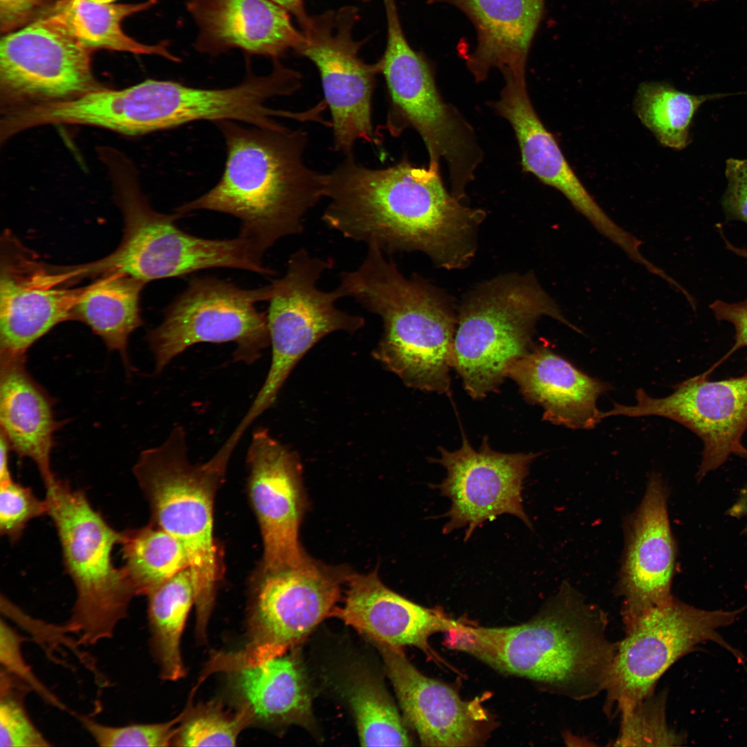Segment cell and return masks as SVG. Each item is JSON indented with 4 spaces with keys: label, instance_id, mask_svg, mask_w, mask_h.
Masks as SVG:
<instances>
[{
    "label": "cell",
    "instance_id": "cell-1",
    "mask_svg": "<svg viewBox=\"0 0 747 747\" xmlns=\"http://www.w3.org/2000/svg\"><path fill=\"white\" fill-rule=\"evenodd\" d=\"M328 205L322 220L344 237L386 254L419 251L439 266L460 268L473 255V236L483 214L450 194L439 171L406 158L370 169L352 154L326 174Z\"/></svg>",
    "mask_w": 747,
    "mask_h": 747
},
{
    "label": "cell",
    "instance_id": "cell-2",
    "mask_svg": "<svg viewBox=\"0 0 747 747\" xmlns=\"http://www.w3.org/2000/svg\"><path fill=\"white\" fill-rule=\"evenodd\" d=\"M604 611L564 582L531 620L485 627L459 622L445 643L492 668L525 677L575 701L605 691L617 643Z\"/></svg>",
    "mask_w": 747,
    "mask_h": 747
},
{
    "label": "cell",
    "instance_id": "cell-3",
    "mask_svg": "<svg viewBox=\"0 0 747 747\" xmlns=\"http://www.w3.org/2000/svg\"><path fill=\"white\" fill-rule=\"evenodd\" d=\"M214 124L225 141L223 173L214 187L176 212L234 216L241 222L239 236L264 255L279 240L303 232L305 216L324 198L326 174L305 164L308 138L302 130L246 128L233 120Z\"/></svg>",
    "mask_w": 747,
    "mask_h": 747
},
{
    "label": "cell",
    "instance_id": "cell-4",
    "mask_svg": "<svg viewBox=\"0 0 747 747\" xmlns=\"http://www.w3.org/2000/svg\"><path fill=\"white\" fill-rule=\"evenodd\" d=\"M340 279L345 297L382 321L376 360L409 387L448 393L456 320L432 288L406 277L376 246H367L360 264Z\"/></svg>",
    "mask_w": 747,
    "mask_h": 747
},
{
    "label": "cell",
    "instance_id": "cell-5",
    "mask_svg": "<svg viewBox=\"0 0 747 747\" xmlns=\"http://www.w3.org/2000/svg\"><path fill=\"white\" fill-rule=\"evenodd\" d=\"M230 457L216 452L202 463L188 456L187 434L174 427L160 445L143 450L133 473L147 499L151 522L184 547L195 588L196 634L206 636L224 568L214 535V504Z\"/></svg>",
    "mask_w": 747,
    "mask_h": 747
},
{
    "label": "cell",
    "instance_id": "cell-6",
    "mask_svg": "<svg viewBox=\"0 0 747 747\" xmlns=\"http://www.w3.org/2000/svg\"><path fill=\"white\" fill-rule=\"evenodd\" d=\"M107 167L122 213L124 232L113 252L82 265L86 277L121 273L147 283L212 268L241 269L264 275L275 273L264 264V255L251 241L239 236L229 239L196 237L176 225L184 214L154 210L141 192L133 167L124 157L110 160Z\"/></svg>",
    "mask_w": 747,
    "mask_h": 747
},
{
    "label": "cell",
    "instance_id": "cell-7",
    "mask_svg": "<svg viewBox=\"0 0 747 747\" xmlns=\"http://www.w3.org/2000/svg\"><path fill=\"white\" fill-rule=\"evenodd\" d=\"M44 485L47 515L57 530L64 565L76 592L63 626L77 636L79 645H93L113 636L136 596L124 570L112 560L122 531L111 526L86 495L66 481L55 477Z\"/></svg>",
    "mask_w": 747,
    "mask_h": 747
},
{
    "label": "cell",
    "instance_id": "cell-8",
    "mask_svg": "<svg viewBox=\"0 0 747 747\" xmlns=\"http://www.w3.org/2000/svg\"><path fill=\"white\" fill-rule=\"evenodd\" d=\"M544 315L580 331L531 276L492 282L468 300L455 331L452 364L472 398H484L508 377L533 345L535 324Z\"/></svg>",
    "mask_w": 747,
    "mask_h": 747
},
{
    "label": "cell",
    "instance_id": "cell-9",
    "mask_svg": "<svg viewBox=\"0 0 747 747\" xmlns=\"http://www.w3.org/2000/svg\"><path fill=\"white\" fill-rule=\"evenodd\" d=\"M383 2L387 40L379 62L389 98L385 128L395 137L407 128L414 129L428 151V167L439 171L443 160L452 187L460 194L474 177L481 161L474 132L459 112L445 103L436 86L431 66L409 45L395 0Z\"/></svg>",
    "mask_w": 747,
    "mask_h": 747
},
{
    "label": "cell",
    "instance_id": "cell-10",
    "mask_svg": "<svg viewBox=\"0 0 747 747\" xmlns=\"http://www.w3.org/2000/svg\"><path fill=\"white\" fill-rule=\"evenodd\" d=\"M743 611H708L672 597L625 626L604 691L606 714H620L652 694L662 675L705 642L716 643L743 662L742 654L717 631L732 624Z\"/></svg>",
    "mask_w": 747,
    "mask_h": 747
},
{
    "label": "cell",
    "instance_id": "cell-11",
    "mask_svg": "<svg viewBox=\"0 0 747 747\" xmlns=\"http://www.w3.org/2000/svg\"><path fill=\"white\" fill-rule=\"evenodd\" d=\"M333 265V260L301 248L290 256L284 276L271 282L266 313L271 362L250 405L254 414H262L275 403L297 363L320 340L333 332L353 333L364 326V317L337 307V302L345 297L340 286L329 291L317 286Z\"/></svg>",
    "mask_w": 747,
    "mask_h": 747
},
{
    "label": "cell",
    "instance_id": "cell-12",
    "mask_svg": "<svg viewBox=\"0 0 747 747\" xmlns=\"http://www.w3.org/2000/svg\"><path fill=\"white\" fill-rule=\"evenodd\" d=\"M351 573L309 555L295 567L256 569L250 582L246 643L237 651L223 652L222 661L254 663L298 647L331 616Z\"/></svg>",
    "mask_w": 747,
    "mask_h": 747
},
{
    "label": "cell",
    "instance_id": "cell-13",
    "mask_svg": "<svg viewBox=\"0 0 747 747\" xmlns=\"http://www.w3.org/2000/svg\"><path fill=\"white\" fill-rule=\"evenodd\" d=\"M271 295V283L247 289L213 277L192 278L147 335L155 372L199 343L233 342L234 360L252 365L270 347L267 315L256 304Z\"/></svg>",
    "mask_w": 747,
    "mask_h": 747
},
{
    "label": "cell",
    "instance_id": "cell-14",
    "mask_svg": "<svg viewBox=\"0 0 747 747\" xmlns=\"http://www.w3.org/2000/svg\"><path fill=\"white\" fill-rule=\"evenodd\" d=\"M358 19L353 6L308 16L300 25L303 42L295 52L310 59L320 72L331 116L333 149L346 156L352 154L358 140L380 145L371 114L380 64H367L360 58L362 43L352 37Z\"/></svg>",
    "mask_w": 747,
    "mask_h": 747
},
{
    "label": "cell",
    "instance_id": "cell-15",
    "mask_svg": "<svg viewBox=\"0 0 747 747\" xmlns=\"http://www.w3.org/2000/svg\"><path fill=\"white\" fill-rule=\"evenodd\" d=\"M91 53L41 17L5 34L0 42L3 113L67 101L103 88L93 74Z\"/></svg>",
    "mask_w": 747,
    "mask_h": 747
},
{
    "label": "cell",
    "instance_id": "cell-16",
    "mask_svg": "<svg viewBox=\"0 0 747 747\" xmlns=\"http://www.w3.org/2000/svg\"><path fill=\"white\" fill-rule=\"evenodd\" d=\"M708 373L678 384L663 398L652 397L638 389L634 405L614 403L610 410L602 412V417L657 416L688 428L703 443L697 474L702 479L732 454L747 459V448L742 443L747 430V374L710 380Z\"/></svg>",
    "mask_w": 747,
    "mask_h": 747
},
{
    "label": "cell",
    "instance_id": "cell-17",
    "mask_svg": "<svg viewBox=\"0 0 747 747\" xmlns=\"http://www.w3.org/2000/svg\"><path fill=\"white\" fill-rule=\"evenodd\" d=\"M68 266L42 261L10 231L1 238L0 353L26 354L57 324L73 320L82 287Z\"/></svg>",
    "mask_w": 747,
    "mask_h": 747
},
{
    "label": "cell",
    "instance_id": "cell-18",
    "mask_svg": "<svg viewBox=\"0 0 747 747\" xmlns=\"http://www.w3.org/2000/svg\"><path fill=\"white\" fill-rule=\"evenodd\" d=\"M439 452L435 461L445 469L446 477L437 488L451 501L444 515L448 522L443 533L465 527L466 541L485 522L504 514L514 515L532 528L522 495L530 465L539 453L499 452L491 448L488 437L475 450L464 434L460 448H439Z\"/></svg>",
    "mask_w": 747,
    "mask_h": 747
},
{
    "label": "cell",
    "instance_id": "cell-19",
    "mask_svg": "<svg viewBox=\"0 0 747 747\" xmlns=\"http://www.w3.org/2000/svg\"><path fill=\"white\" fill-rule=\"evenodd\" d=\"M246 467L248 497L263 544L257 569L273 571L299 565L308 555L299 540L307 500L297 454L259 427L252 434Z\"/></svg>",
    "mask_w": 747,
    "mask_h": 747
},
{
    "label": "cell",
    "instance_id": "cell-20",
    "mask_svg": "<svg viewBox=\"0 0 747 747\" xmlns=\"http://www.w3.org/2000/svg\"><path fill=\"white\" fill-rule=\"evenodd\" d=\"M380 654L407 726L422 746H474L483 742L492 720L481 701H463L448 685L422 674L403 649L371 642Z\"/></svg>",
    "mask_w": 747,
    "mask_h": 747
},
{
    "label": "cell",
    "instance_id": "cell-21",
    "mask_svg": "<svg viewBox=\"0 0 747 747\" xmlns=\"http://www.w3.org/2000/svg\"><path fill=\"white\" fill-rule=\"evenodd\" d=\"M667 490L653 474L642 501L627 523L626 545L618 591L625 626L646 610L672 598L675 545L668 518Z\"/></svg>",
    "mask_w": 747,
    "mask_h": 747
},
{
    "label": "cell",
    "instance_id": "cell-22",
    "mask_svg": "<svg viewBox=\"0 0 747 747\" xmlns=\"http://www.w3.org/2000/svg\"><path fill=\"white\" fill-rule=\"evenodd\" d=\"M504 80L500 98L494 107L514 129L524 170L561 192L603 236L618 246L624 245L629 232L599 205L567 162L554 136L533 108L526 76H508Z\"/></svg>",
    "mask_w": 747,
    "mask_h": 747
},
{
    "label": "cell",
    "instance_id": "cell-23",
    "mask_svg": "<svg viewBox=\"0 0 747 747\" xmlns=\"http://www.w3.org/2000/svg\"><path fill=\"white\" fill-rule=\"evenodd\" d=\"M186 6L199 28L194 47L203 53L239 48L275 59L303 42L288 12L270 0H188Z\"/></svg>",
    "mask_w": 747,
    "mask_h": 747
},
{
    "label": "cell",
    "instance_id": "cell-24",
    "mask_svg": "<svg viewBox=\"0 0 747 747\" xmlns=\"http://www.w3.org/2000/svg\"><path fill=\"white\" fill-rule=\"evenodd\" d=\"M347 584L343 606L335 607L331 616L352 627L369 642L401 649L414 646L436 658L429 638L437 632H446L459 622L392 591L380 580L376 571L352 573Z\"/></svg>",
    "mask_w": 747,
    "mask_h": 747
},
{
    "label": "cell",
    "instance_id": "cell-25",
    "mask_svg": "<svg viewBox=\"0 0 747 747\" xmlns=\"http://www.w3.org/2000/svg\"><path fill=\"white\" fill-rule=\"evenodd\" d=\"M299 647L222 672L234 708L244 712L251 725H297L315 730L311 692Z\"/></svg>",
    "mask_w": 747,
    "mask_h": 747
},
{
    "label": "cell",
    "instance_id": "cell-26",
    "mask_svg": "<svg viewBox=\"0 0 747 747\" xmlns=\"http://www.w3.org/2000/svg\"><path fill=\"white\" fill-rule=\"evenodd\" d=\"M510 377L526 401L540 406L543 420L574 430H590L602 419L598 398L611 389L544 345L531 349L510 367Z\"/></svg>",
    "mask_w": 747,
    "mask_h": 747
},
{
    "label": "cell",
    "instance_id": "cell-27",
    "mask_svg": "<svg viewBox=\"0 0 747 747\" xmlns=\"http://www.w3.org/2000/svg\"><path fill=\"white\" fill-rule=\"evenodd\" d=\"M463 12L477 32L474 50L466 64L477 82L497 68L507 76H526L532 40L546 0H436Z\"/></svg>",
    "mask_w": 747,
    "mask_h": 747
},
{
    "label": "cell",
    "instance_id": "cell-28",
    "mask_svg": "<svg viewBox=\"0 0 747 747\" xmlns=\"http://www.w3.org/2000/svg\"><path fill=\"white\" fill-rule=\"evenodd\" d=\"M1 433L20 458L38 468L44 483L56 476L51 468L55 419L54 399L30 375L26 354L0 353Z\"/></svg>",
    "mask_w": 747,
    "mask_h": 747
},
{
    "label": "cell",
    "instance_id": "cell-29",
    "mask_svg": "<svg viewBox=\"0 0 747 747\" xmlns=\"http://www.w3.org/2000/svg\"><path fill=\"white\" fill-rule=\"evenodd\" d=\"M156 3V0L128 4L104 3L91 0H55L38 17L62 28L91 52L107 49L156 55L178 62L181 59L169 51L167 41L147 45L137 42L122 30L121 23L124 18L145 10Z\"/></svg>",
    "mask_w": 747,
    "mask_h": 747
},
{
    "label": "cell",
    "instance_id": "cell-30",
    "mask_svg": "<svg viewBox=\"0 0 747 747\" xmlns=\"http://www.w3.org/2000/svg\"><path fill=\"white\" fill-rule=\"evenodd\" d=\"M147 283L121 273L96 277L83 286L73 317L86 324L111 351H116L127 367L131 334L142 324L140 297Z\"/></svg>",
    "mask_w": 747,
    "mask_h": 747
},
{
    "label": "cell",
    "instance_id": "cell-31",
    "mask_svg": "<svg viewBox=\"0 0 747 747\" xmlns=\"http://www.w3.org/2000/svg\"><path fill=\"white\" fill-rule=\"evenodd\" d=\"M341 688L364 746L413 745L407 726L380 679L364 665H353Z\"/></svg>",
    "mask_w": 747,
    "mask_h": 747
},
{
    "label": "cell",
    "instance_id": "cell-32",
    "mask_svg": "<svg viewBox=\"0 0 747 747\" xmlns=\"http://www.w3.org/2000/svg\"><path fill=\"white\" fill-rule=\"evenodd\" d=\"M150 646L163 679L176 681L185 675L181 638L189 612L195 605V588L187 567L148 596Z\"/></svg>",
    "mask_w": 747,
    "mask_h": 747
},
{
    "label": "cell",
    "instance_id": "cell-33",
    "mask_svg": "<svg viewBox=\"0 0 747 747\" xmlns=\"http://www.w3.org/2000/svg\"><path fill=\"white\" fill-rule=\"evenodd\" d=\"M124 570L136 596H148L189 567L186 551L174 537L150 523L122 531L120 542Z\"/></svg>",
    "mask_w": 747,
    "mask_h": 747
},
{
    "label": "cell",
    "instance_id": "cell-34",
    "mask_svg": "<svg viewBox=\"0 0 747 747\" xmlns=\"http://www.w3.org/2000/svg\"><path fill=\"white\" fill-rule=\"evenodd\" d=\"M726 93L694 95L667 82H645L636 91L634 110L642 122L663 146L682 150L691 142L690 129L699 107Z\"/></svg>",
    "mask_w": 747,
    "mask_h": 747
},
{
    "label": "cell",
    "instance_id": "cell-35",
    "mask_svg": "<svg viewBox=\"0 0 747 747\" xmlns=\"http://www.w3.org/2000/svg\"><path fill=\"white\" fill-rule=\"evenodd\" d=\"M192 691L183 710L172 746H234L241 731L251 725L247 714L239 710H225L222 703L211 701L192 706Z\"/></svg>",
    "mask_w": 747,
    "mask_h": 747
},
{
    "label": "cell",
    "instance_id": "cell-36",
    "mask_svg": "<svg viewBox=\"0 0 747 747\" xmlns=\"http://www.w3.org/2000/svg\"><path fill=\"white\" fill-rule=\"evenodd\" d=\"M666 692L654 693L620 713L619 734L616 746H679L683 737L672 730L665 715Z\"/></svg>",
    "mask_w": 747,
    "mask_h": 747
},
{
    "label": "cell",
    "instance_id": "cell-37",
    "mask_svg": "<svg viewBox=\"0 0 747 747\" xmlns=\"http://www.w3.org/2000/svg\"><path fill=\"white\" fill-rule=\"evenodd\" d=\"M30 688L15 676L0 671V746H50L30 718L25 697Z\"/></svg>",
    "mask_w": 747,
    "mask_h": 747
},
{
    "label": "cell",
    "instance_id": "cell-38",
    "mask_svg": "<svg viewBox=\"0 0 747 747\" xmlns=\"http://www.w3.org/2000/svg\"><path fill=\"white\" fill-rule=\"evenodd\" d=\"M182 712L176 718L154 723H131L111 726L90 717L79 715L84 729L99 746H172Z\"/></svg>",
    "mask_w": 747,
    "mask_h": 747
},
{
    "label": "cell",
    "instance_id": "cell-39",
    "mask_svg": "<svg viewBox=\"0 0 747 747\" xmlns=\"http://www.w3.org/2000/svg\"><path fill=\"white\" fill-rule=\"evenodd\" d=\"M45 514V499L37 498L30 488L12 479L0 482V533L11 542L21 538L30 520Z\"/></svg>",
    "mask_w": 747,
    "mask_h": 747
},
{
    "label": "cell",
    "instance_id": "cell-40",
    "mask_svg": "<svg viewBox=\"0 0 747 747\" xmlns=\"http://www.w3.org/2000/svg\"><path fill=\"white\" fill-rule=\"evenodd\" d=\"M25 640L6 620L1 619V669L23 682L46 702L61 710H66V706L45 686L26 663L22 652V644Z\"/></svg>",
    "mask_w": 747,
    "mask_h": 747
},
{
    "label": "cell",
    "instance_id": "cell-41",
    "mask_svg": "<svg viewBox=\"0 0 747 747\" xmlns=\"http://www.w3.org/2000/svg\"><path fill=\"white\" fill-rule=\"evenodd\" d=\"M727 187L722 205L727 216L747 223V158H729L726 162Z\"/></svg>",
    "mask_w": 747,
    "mask_h": 747
},
{
    "label": "cell",
    "instance_id": "cell-42",
    "mask_svg": "<svg viewBox=\"0 0 747 747\" xmlns=\"http://www.w3.org/2000/svg\"><path fill=\"white\" fill-rule=\"evenodd\" d=\"M51 3L49 0H0V30L15 31L36 19Z\"/></svg>",
    "mask_w": 747,
    "mask_h": 747
},
{
    "label": "cell",
    "instance_id": "cell-43",
    "mask_svg": "<svg viewBox=\"0 0 747 747\" xmlns=\"http://www.w3.org/2000/svg\"><path fill=\"white\" fill-rule=\"evenodd\" d=\"M710 308L717 320L730 322L734 326L735 335L732 352L747 347V299L736 303L716 300Z\"/></svg>",
    "mask_w": 747,
    "mask_h": 747
},
{
    "label": "cell",
    "instance_id": "cell-44",
    "mask_svg": "<svg viewBox=\"0 0 747 747\" xmlns=\"http://www.w3.org/2000/svg\"><path fill=\"white\" fill-rule=\"evenodd\" d=\"M285 9L295 16L299 25L302 24L308 15L304 8L303 0H270Z\"/></svg>",
    "mask_w": 747,
    "mask_h": 747
},
{
    "label": "cell",
    "instance_id": "cell-45",
    "mask_svg": "<svg viewBox=\"0 0 747 747\" xmlns=\"http://www.w3.org/2000/svg\"><path fill=\"white\" fill-rule=\"evenodd\" d=\"M12 450L7 439L1 433L0 438V482L10 480L12 478L9 468V452Z\"/></svg>",
    "mask_w": 747,
    "mask_h": 747
},
{
    "label": "cell",
    "instance_id": "cell-46",
    "mask_svg": "<svg viewBox=\"0 0 747 747\" xmlns=\"http://www.w3.org/2000/svg\"><path fill=\"white\" fill-rule=\"evenodd\" d=\"M91 1L98 2V3H109L113 2L115 0H91Z\"/></svg>",
    "mask_w": 747,
    "mask_h": 747
},
{
    "label": "cell",
    "instance_id": "cell-47",
    "mask_svg": "<svg viewBox=\"0 0 747 747\" xmlns=\"http://www.w3.org/2000/svg\"><path fill=\"white\" fill-rule=\"evenodd\" d=\"M692 1H708V0H692Z\"/></svg>",
    "mask_w": 747,
    "mask_h": 747
}]
</instances>
